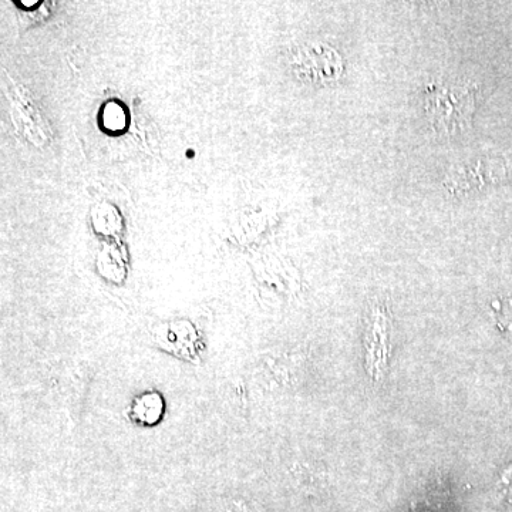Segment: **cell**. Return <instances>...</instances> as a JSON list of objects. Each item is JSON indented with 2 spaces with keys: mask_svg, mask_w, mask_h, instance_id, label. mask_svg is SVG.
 Segmentation results:
<instances>
[]
</instances>
